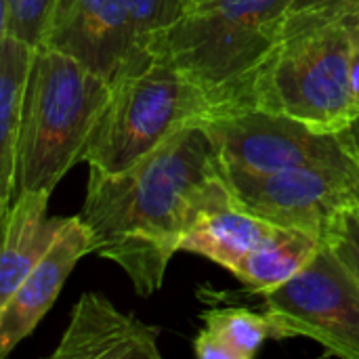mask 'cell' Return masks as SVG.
<instances>
[{"instance_id": "obj_1", "label": "cell", "mask_w": 359, "mask_h": 359, "mask_svg": "<svg viewBox=\"0 0 359 359\" xmlns=\"http://www.w3.org/2000/svg\"><path fill=\"white\" fill-rule=\"evenodd\" d=\"M231 200L212 137L191 124L122 172L90 168L80 219L93 252L122 267L139 297H151L191 225Z\"/></svg>"}, {"instance_id": "obj_2", "label": "cell", "mask_w": 359, "mask_h": 359, "mask_svg": "<svg viewBox=\"0 0 359 359\" xmlns=\"http://www.w3.org/2000/svg\"><path fill=\"white\" fill-rule=\"evenodd\" d=\"M290 0H212L185 11L147 40V50L196 84L212 118L252 109L284 42Z\"/></svg>"}, {"instance_id": "obj_3", "label": "cell", "mask_w": 359, "mask_h": 359, "mask_svg": "<svg viewBox=\"0 0 359 359\" xmlns=\"http://www.w3.org/2000/svg\"><path fill=\"white\" fill-rule=\"evenodd\" d=\"M111 82L76 59L36 46L17 141L13 198L48 191L84 162Z\"/></svg>"}, {"instance_id": "obj_4", "label": "cell", "mask_w": 359, "mask_h": 359, "mask_svg": "<svg viewBox=\"0 0 359 359\" xmlns=\"http://www.w3.org/2000/svg\"><path fill=\"white\" fill-rule=\"evenodd\" d=\"M212 118L204 93L166 61L149 55L111 82V97L84 162L122 172L191 124Z\"/></svg>"}, {"instance_id": "obj_5", "label": "cell", "mask_w": 359, "mask_h": 359, "mask_svg": "<svg viewBox=\"0 0 359 359\" xmlns=\"http://www.w3.org/2000/svg\"><path fill=\"white\" fill-rule=\"evenodd\" d=\"M311 130H339L359 118L351 86L345 15L288 34L257 86L252 109Z\"/></svg>"}, {"instance_id": "obj_6", "label": "cell", "mask_w": 359, "mask_h": 359, "mask_svg": "<svg viewBox=\"0 0 359 359\" xmlns=\"http://www.w3.org/2000/svg\"><path fill=\"white\" fill-rule=\"evenodd\" d=\"M271 339H313L324 355L359 359V280L324 240L288 282L261 294Z\"/></svg>"}, {"instance_id": "obj_7", "label": "cell", "mask_w": 359, "mask_h": 359, "mask_svg": "<svg viewBox=\"0 0 359 359\" xmlns=\"http://www.w3.org/2000/svg\"><path fill=\"white\" fill-rule=\"evenodd\" d=\"M219 170L242 210L322 240L341 215H359V160L261 175L219 160Z\"/></svg>"}, {"instance_id": "obj_8", "label": "cell", "mask_w": 359, "mask_h": 359, "mask_svg": "<svg viewBox=\"0 0 359 359\" xmlns=\"http://www.w3.org/2000/svg\"><path fill=\"white\" fill-rule=\"evenodd\" d=\"M219 160L244 172L322 168L359 160V118L339 130H311L267 111H242L204 120Z\"/></svg>"}, {"instance_id": "obj_9", "label": "cell", "mask_w": 359, "mask_h": 359, "mask_svg": "<svg viewBox=\"0 0 359 359\" xmlns=\"http://www.w3.org/2000/svg\"><path fill=\"white\" fill-rule=\"evenodd\" d=\"M40 46L76 59L109 82L151 55L124 0H55Z\"/></svg>"}, {"instance_id": "obj_10", "label": "cell", "mask_w": 359, "mask_h": 359, "mask_svg": "<svg viewBox=\"0 0 359 359\" xmlns=\"http://www.w3.org/2000/svg\"><path fill=\"white\" fill-rule=\"evenodd\" d=\"M88 252H93V238L86 223L80 215L67 217L50 250L27 273L11 299L0 305V358H8V353L36 330L40 320L55 305L76 263Z\"/></svg>"}, {"instance_id": "obj_11", "label": "cell", "mask_w": 359, "mask_h": 359, "mask_svg": "<svg viewBox=\"0 0 359 359\" xmlns=\"http://www.w3.org/2000/svg\"><path fill=\"white\" fill-rule=\"evenodd\" d=\"M160 328L122 313L101 292H84L53 359H160Z\"/></svg>"}, {"instance_id": "obj_12", "label": "cell", "mask_w": 359, "mask_h": 359, "mask_svg": "<svg viewBox=\"0 0 359 359\" xmlns=\"http://www.w3.org/2000/svg\"><path fill=\"white\" fill-rule=\"evenodd\" d=\"M48 191H23L2 217L0 305L50 250L67 217H48Z\"/></svg>"}, {"instance_id": "obj_13", "label": "cell", "mask_w": 359, "mask_h": 359, "mask_svg": "<svg viewBox=\"0 0 359 359\" xmlns=\"http://www.w3.org/2000/svg\"><path fill=\"white\" fill-rule=\"evenodd\" d=\"M280 229L282 225L259 219L231 200L204 212L185 233L181 250L200 255L236 273L240 265L255 250L273 240Z\"/></svg>"}, {"instance_id": "obj_14", "label": "cell", "mask_w": 359, "mask_h": 359, "mask_svg": "<svg viewBox=\"0 0 359 359\" xmlns=\"http://www.w3.org/2000/svg\"><path fill=\"white\" fill-rule=\"evenodd\" d=\"M36 46L13 34H0V217L13 202L15 158Z\"/></svg>"}, {"instance_id": "obj_15", "label": "cell", "mask_w": 359, "mask_h": 359, "mask_svg": "<svg viewBox=\"0 0 359 359\" xmlns=\"http://www.w3.org/2000/svg\"><path fill=\"white\" fill-rule=\"evenodd\" d=\"M202 322L204 328L194 339V353L200 359H252L271 339L269 318L242 307L206 309Z\"/></svg>"}, {"instance_id": "obj_16", "label": "cell", "mask_w": 359, "mask_h": 359, "mask_svg": "<svg viewBox=\"0 0 359 359\" xmlns=\"http://www.w3.org/2000/svg\"><path fill=\"white\" fill-rule=\"evenodd\" d=\"M322 238L297 229L282 227L273 240L255 250L233 273L250 294H265L297 276L322 248Z\"/></svg>"}, {"instance_id": "obj_17", "label": "cell", "mask_w": 359, "mask_h": 359, "mask_svg": "<svg viewBox=\"0 0 359 359\" xmlns=\"http://www.w3.org/2000/svg\"><path fill=\"white\" fill-rule=\"evenodd\" d=\"M55 0H2L0 34H13L32 46H40Z\"/></svg>"}, {"instance_id": "obj_18", "label": "cell", "mask_w": 359, "mask_h": 359, "mask_svg": "<svg viewBox=\"0 0 359 359\" xmlns=\"http://www.w3.org/2000/svg\"><path fill=\"white\" fill-rule=\"evenodd\" d=\"M143 44L160 29L172 25L185 13V0H124Z\"/></svg>"}, {"instance_id": "obj_19", "label": "cell", "mask_w": 359, "mask_h": 359, "mask_svg": "<svg viewBox=\"0 0 359 359\" xmlns=\"http://www.w3.org/2000/svg\"><path fill=\"white\" fill-rule=\"evenodd\" d=\"M358 4L359 0H290L286 13L284 38L305 25L339 19Z\"/></svg>"}, {"instance_id": "obj_20", "label": "cell", "mask_w": 359, "mask_h": 359, "mask_svg": "<svg viewBox=\"0 0 359 359\" xmlns=\"http://www.w3.org/2000/svg\"><path fill=\"white\" fill-rule=\"evenodd\" d=\"M324 240L347 263L359 280V217L353 212L341 215L326 231Z\"/></svg>"}, {"instance_id": "obj_21", "label": "cell", "mask_w": 359, "mask_h": 359, "mask_svg": "<svg viewBox=\"0 0 359 359\" xmlns=\"http://www.w3.org/2000/svg\"><path fill=\"white\" fill-rule=\"evenodd\" d=\"M345 25L349 34V65H351V86L359 103V4L345 13Z\"/></svg>"}, {"instance_id": "obj_22", "label": "cell", "mask_w": 359, "mask_h": 359, "mask_svg": "<svg viewBox=\"0 0 359 359\" xmlns=\"http://www.w3.org/2000/svg\"><path fill=\"white\" fill-rule=\"evenodd\" d=\"M206 2H212V0H185V11L196 8V6H202V4H206Z\"/></svg>"}, {"instance_id": "obj_23", "label": "cell", "mask_w": 359, "mask_h": 359, "mask_svg": "<svg viewBox=\"0 0 359 359\" xmlns=\"http://www.w3.org/2000/svg\"><path fill=\"white\" fill-rule=\"evenodd\" d=\"M358 217H359V215H358Z\"/></svg>"}]
</instances>
